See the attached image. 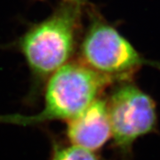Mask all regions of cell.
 Segmentation results:
<instances>
[{
	"label": "cell",
	"mask_w": 160,
	"mask_h": 160,
	"mask_svg": "<svg viewBox=\"0 0 160 160\" xmlns=\"http://www.w3.org/2000/svg\"><path fill=\"white\" fill-rule=\"evenodd\" d=\"M80 62L100 74L127 80L144 61L134 47L107 23L96 20L80 45Z\"/></svg>",
	"instance_id": "4"
},
{
	"label": "cell",
	"mask_w": 160,
	"mask_h": 160,
	"mask_svg": "<svg viewBox=\"0 0 160 160\" xmlns=\"http://www.w3.org/2000/svg\"><path fill=\"white\" fill-rule=\"evenodd\" d=\"M67 123L66 134L70 144L93 152L112 137L107 100L101 97Z\"/></svg>",
	"instance_id": "5"
},
{
	"label": "cell",
	"mask_w": 160,
	"mask_h": 160,
	"mask_svg": "<svg viewBox=\"0 0 160 160\" xmlns=\"http://www.w3.org/2000/svg\"><path fill=\"white\" fill-rule=\"evenodd\" d=\"M115 81L118 80L100 74L80 62H68L46 80L39 112L0 115V124L29 126L52 121L68 122L99 99Z\"/></svg>",
	"instance_id": "1"
},
{
	"label": "cell",
	"mask_w": 160,
	"mask_h": 160,
	"mask_svg": "<svg viewBox=\"0 0 160 160\" xmlns=\"http://www.w3.org/2000/svg\"><path fill=\"white\" fill-rule=\"evenodd\" d=\"M111 139L128 152L135 141L156 130L158 113L154 100L128 80L112 91L107 100Z\"/></svg>",
	"instance_id": "3"
},
{
	"label": "cell",
	"mask_w": 160,
	"mask_h": 160,
	"mask_svg": "<svg viewBox=\"0 0 160 160\" xmlns=\"http://www.w3.org/2000/svg\"><path fill=\"white\" fill-rule=\"evenodd\" d=\"M78 4L64 3L49 17L29 27L18 47L29 67L35 93L54 72L69 62L81 25Z\"/></svg>",
	"instance_id": "2"
},
{
	"label": "cell",
	"mask_w": 160,
	"mask_h": 160,
	"mask_svg": "<svg viewBox=\"0 0 160 160\" xmlns=\"http://www.w3.org/2000/svg\"><path fill=\"white\" fill-rule=\"evenodd\" d=\"M49 160H102L95 152L70 144L69 146L54 143Z\"/></svg>",
	"instance_id": "6"
},
{
	"label": "cell",
	"mask_w": 160,
	"mask_h": 160,
	"mask_svg": "<svg viewBox=\"0 0 160 160\" xmlns=\"http://www.w3.org/2000/svg\"><path fill=\"white\" fill-rule=\"evenodd\" d=\"M64 3H69V4H78L79 5L81 2L85 1V0H62Z\"/></svg>",
	"instance_id": "7"
}]
</instances>
